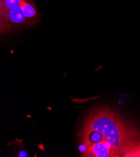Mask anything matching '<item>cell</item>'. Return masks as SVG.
<instances>
[{
	"instance_id": "277c9868",
	"label": "cell",
	"mask_w": 140,
	"mask_h": 157,
	"mask_svg": "<svg viewBox=\"0 0 140 157\" xmlns=\"http://www.w3.org/2000/svg\"><path fill=\"white\" fill-rule=\"evenodd\" d=\"M28 26L37 25L39 21L38 10L32 1L23 0L21 5Z\"/></svg>"
},
{
	"instance_id": "5b68a950",
	"label": "cell",
	"mask_w": 140,
	"mask_h": 157,
	"mask_svg": "<svg viewBox=\"0 0 140 157\" xmlns=\"http://www.w3.org/2000/svg\"><path fill=\"white\" fill-rule=\"evenodd\" d=\"M23 2V0H0V14L20 6Z\"/></svg>"
},
{
	"instance_id": "6da1fadb",
	"label": "cell",
	"mask_w": 140,
	"mask_h": 157,
	"mask_svg": "<svg viewBox=\"0 0 140 157\" xmlns=\"http://www.w3.org/2000/svg\"><path fill=\"white\" fill-rule=\"evenodd\" d=\"M81 131H96L102 134L104 140L111 142L118 156L136 144L134 142L136 133L131 127H128L125 122L110 110L104 109L92 112L86 120Z\"/></svg>"
},
{
	"instance_id": "7a4b0ae2",
	"label": "cell",
	"mask_w": 140,
	"mask_h": 157,
	"mask_svg": "<svg viewBox=\"0 0 140 157\" xmlns=\"http://www.w3.org/2000/svg\"><path fill=\"white\" fill-rule=\"evenodd\" d=\"M28 26L21 5L0 14V30L2 33Z\"/></svg>"
},
{
	"instance_id": "3957f363",
	"label": "cell",
	"mask_w": 140,
	"mask_h": 157,
	"mask_svg": "<svg viewBox=\"0 0 140 157\" xmlns=\"http://www.w3.org/2000/svg\"><path fill=\"white\" fill-rule=\"evenodd\" d=\"M82 156H92V157H110L114 156L111 150L107 148L104 141L93 144L87 147V149L82 155Z\"/></svg>"
}]
</instances>
